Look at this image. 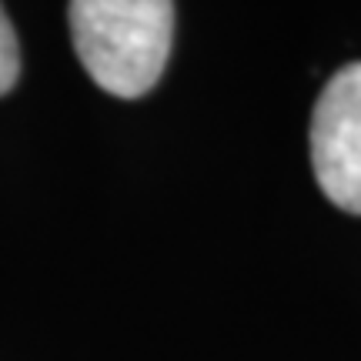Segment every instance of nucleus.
Segmentation results:
<instances>
[{"label": "nucleus", "instance_id": "obj_1", "mask_svg": "<svg viewBox=\"0 0 361 361\" xmlns=\"http://www.w3.org/2000/svg\"><path fill=\"white\" fill-rule=\"evenodd\" d=\"M67 20L80 64L101 90L130 101L161 80L174 37V4L74 0Z\"/></svg>", "mask_w": 361, "mask_h": 361}, {"label": "nucleus", "instance_id": "obj_2", "mask_svg": "<svg viewBox=\"0 0 361 361\" xmlns=\"http://www.w3.org/2000/svg\"><path fill=\"white\" fill-rule=\"evenodd\" d=\"M311 164L324 197L361 214V61L341 67L314 104Z\"/></svg>", "mask_w": 361, "mask_h": 361}, {"label": "nucleus", "instance_id": "obj_3", "mask_svg": "<svg viewBox=\"0 0 361 361\" xmlns=\"http://www.w3.org/2000/svg\"><path fill=\"white\" fill-rule=\"evenodd\" d=\"M17 78H20V44L7 11L0 7V97L11 94Z\"/></svg>", "mask_w": 361, "mask_h": 361}]
</instances>
